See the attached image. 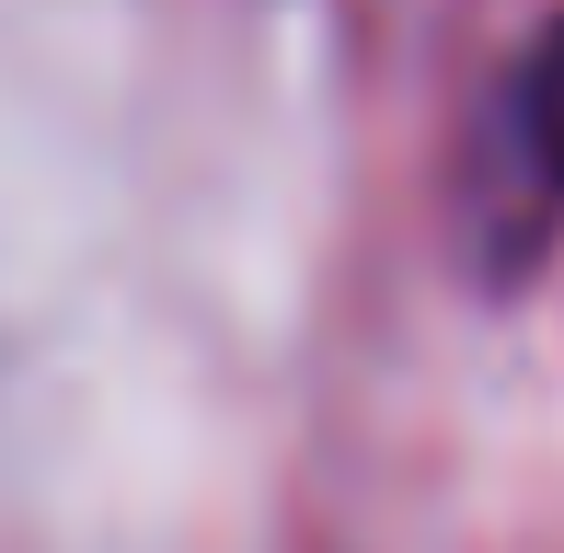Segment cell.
<instances>
[{
    "label": "cell",
    "mask_w": 564,
    "mask_h": 553,
    "mask_svg": "<svg viewBox=\"0 0 564 553\" xmlns=\"http://www.w3.org/2000/svg\"><path fill=\"white\" fill-rule=\"evenodd\" d=\"M519 139H530V162H542V185L564 196V12L530 35V58H519Z\"/></svg>",
    "instance_id": "6da1fadb"
}]
</instances>
